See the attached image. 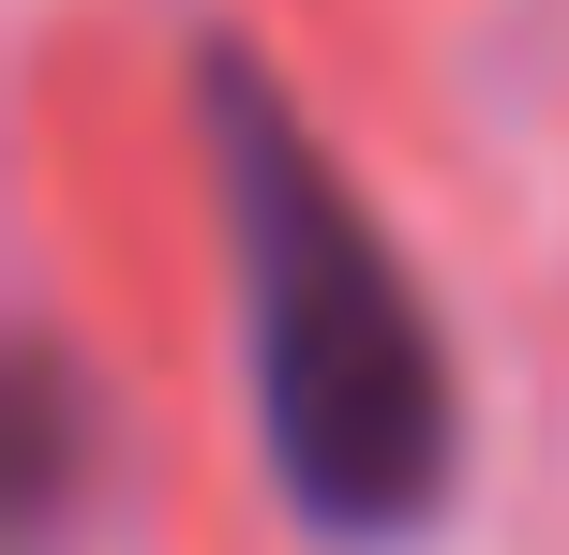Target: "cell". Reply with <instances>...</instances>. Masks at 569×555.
I'll list each match as a JSON object with an SVG mask.
<instances>
[{"label":"cell","instance_id":"cell-1","mask_svg":"<svg viewBox=\"0 0 569 555\" xmlns=\"http://www.w3.org/2000/svg\"><path fill=\"white\" fill-rule=\"evenodd\" d=\"M210 166H226V256H240V346H256V436L300 526L405 541L450 496V360L405 286L390 226L345 196V166L300 136V106L256 60L210 46Z\"/></svg>","mask_w":569,"mask_h":555}]
</instances>
